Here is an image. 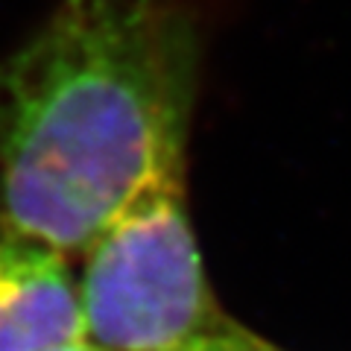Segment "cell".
Segmentation results:
<instances>
[{
  "label": "cell",
  "instance_id": "6da1fadb",
  "mask_svg": "<svg viewBox=\"0 0 351 351\" xmlns=\"http://www.w3.org/2000/svg\"><path fill=\"white\" fill-rule=\"evenodd\" d=\"M196 73L184 0H62L0 59V232L82 255L184 167Z\"/></svg>",
  "mask_w": 351,
  "mask_h": 351
},
{
  "label": "cell",
  "instance_id": "7a4b0ae2",
  "mask_svg": "<svg viewBox=\"0 0 351 351\" xmlns=\"http://www.w3.org/2000/svg\"><path fill=\"white\" fill-rule=\"evenodd\" d=\"M76 293L94 351H182L226 322L188 217L184 167L156 176L94 237Z\"/></svg>",
  "mask_w": 351,
  "mask_h": 351
},
{
  "label": "cell",
  "instance_id": "3957f363",
  "mask_svg": "<svg viewBox=\"0 0 351 351\" xmlns=\"http://www.w3.org/2000/svg\"><path fill=\"white\" fill-rule=\"evenodd\" d=\"M76 343L82 316L68 258L0 232V351H59Z\"/></svg>",
  "mask_w": 351,
  "mask_h": 351
},
{
  "label": "cell",
  "instance_id": "277c9868",
  "mask_svg": "<svg viewBox=\"0 0 351 351\" xmlns=\"http://www.w3.org/2000/svg\"><path fill=\"white\" fill-rule=\"evenodd\" d=\"M182 351H281V348L263 343V339L252 337L249 331H243V328H237L226 319L219 328L208 331L199 339H193V343L184 346Z\"/></svg>",
  "mask_w": 351,
  "mask_h": 351
},
{
  "label": "cell",
  "instance_id": "5b68a950",
  "mask_svg": "<svg viewBox=\"0 0 351 351\" xmlns=\"http://www.w3.org/2000/svg\"><path fill=\"white\" fill-rule=\"evenodd\" d=\"M59 351H94L91 346H85V343H76V346H68V348H59Z\"/></svg>",
  "mask_w": 351,
  "mask_h": 351
}]
</instances>
